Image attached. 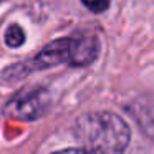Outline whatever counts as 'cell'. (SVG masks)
Listing matches in <instances>:
<instances>
[{"label":"cell","instance_id":"3957f363","mask_svg":"<svg viewBox=\"0 0 154 154\" xmlns=\"http://www.w3.org/2000/svg\"><path fill=\"white\" fill-rule=\"evenodd\" d=\"M48 94L42 88L28 90L22 94H17L7 106V114L14 119L32 121L40 118L47 111Z\"/></svg>","mask_w":154,"mask_h":154},{"label":"cell","instance_id":"8992f818","mask_svg":"<svg viewBox=\"0 0 154 154\" xmlns=\"http://www.w3.org/2000/svg\"><path fill=\"white\" fill-rule=\"evenodd\" d=\"M53 154H91V152H88L86 149H65V151H58V152H53Z\"/></svg>","mask_w":154,"mask_h":154},{"label":"cell","instance_id":"7a4b0ae2","mask_svg":"<svg viewBox=\"0 0 154 154\" xmlns=\"http://www.w3.org/2000/svg\"><path fill=\"white\" fill-rule=\"evenodd\" d=\"M98 40L91 35L61 38L50 43L28 63H22L8 68L7 78H22L30 71L45 70L55 65L68 63L71 66H86L98 57Z\"/></svg>","mask_w":154,"mask_h":154},{"label":"cell","instance_id":"6da1fadb","mask_svg":"<svg viewBox=\"0 0 154 154\" xmlns=\"http://www.w3.org/2000/svg\"><path fill=\"white\" fill-rule=\"evenodd\" d=\"M75 136L91 154H123L131 139L124 119L109 111L83 114L75 124Z\"/></svg>","mask_w":154,"mask_h":154},{"label":"cell","instance_id":"5b68a950","mask_svg":"<svg viewBox=\"0 0 154 154\" xmlns=\"http://www.w3.org/2000/svg\"><path fill=\"white\" fill-rule=\"evenodd\" d=\"M81 2L88 10L94 12V14H101L109 7V0H81Z\"/></svg>","mask_w":154,"mask_h":154},{"label":"cell","instance_id":"277c9868","mask_svg":"<svg viewBox=\"0 0 154 154\" xmlns=\"http://www.w3.org/2000/svg\"><path fill=\"white\" fill-rule=\"evenodd\" d=\"M5 42H7V45L12 48L20 47L25 42V32L22 30V27H18V25H10L7 33H5Z\"/></svg>","mask_w":154,"mask_h":154}]
</instances>
